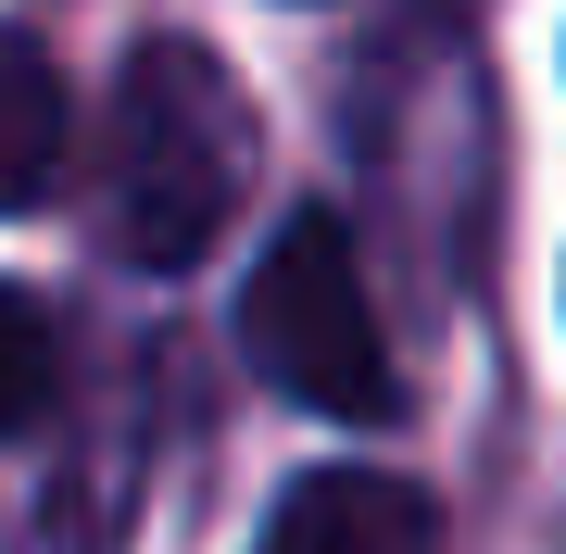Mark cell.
I'll return each instance as SVG.
<instances>
[{"instance_id": "cell-1", "label": "cell", "mask_w": 566, "mask_h": 554, "mask_svg": "<svg viewBox=\"0 0 566 554\" xmlns=\"http://www.w3.org/2000/svg\"><path fill=\"white\" fill-rule=\"evenodd\" d=\"M252 189V88L202 39H139L102 114V227L126 265L177 278L227 240Z\"/></svg>"}, {"instance_id": "cell-2", "label": "cell", "mask_w": 566, "mask_h": 554, "mask_svg": "<svg viewBox=\"0 0 566 554\" xmlns=\"http://www.w3.org/2000/svg\"><path fill=\"white\" fill-rule=\"evenodd\" d=\"M240 341L252 366L290 390V404L315 416H353V429H378L390 404H403V378H390V341H378V303H365V265H353V227L340 215H290L277 240H264V265L240 290Z\"/></svg>"}, {"instance_id": "cell-3", "label": "cell", "mask_w": 566, "mask_h": 554, "mask_svg": "<svg viewBox=\"0 0 566 554\" xmlns=\"http://www.w3.org/2000/svg\"><path fill=\"white\" fill-rule=\"evenodd\" d=\"M252 554H441V504L390 467H315L277 492Z\"/></svg>"}, {"instance_id": "cell-4", "label": "cell", "mask_w": 566, "mask_h": 554, "mask_svg": "<svg viewBox=\"0 0 566 554\" xmlns=\"http://www.w3.org/2000/svg\"><path fill=\"white\" fill-rule=\"evenodd\" d=\"M63 151H76V102H63V63H51V39L0 25V215L51 202V189H63Z\"/></svg>"}, {"instance_id": "cell-5", "label": "cell", "mask_w": 566, "mask_h": 554, "mask_svg": "<svg viewBox=\"0 0 566 554\" xmlns=\"http://www.w3.org/2000/svg\"><path fill=\"white\" fill-rule=\"evenodd\" d=\"M51 390H63V328H51V303H25V290L0 278V441L39 429Z\"/></svg>"}]
</instances>
